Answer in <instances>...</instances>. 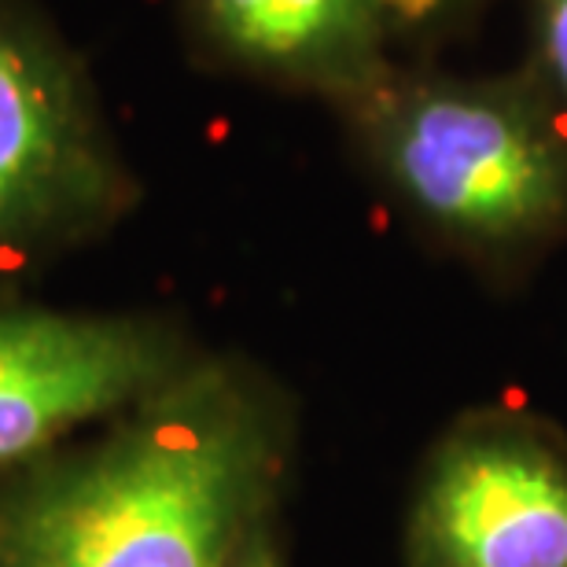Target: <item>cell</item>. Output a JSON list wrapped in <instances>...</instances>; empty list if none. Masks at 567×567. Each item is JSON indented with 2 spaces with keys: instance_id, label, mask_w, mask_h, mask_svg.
<instances>
[{
  "instance_id": "6da1fadb",
  "label": "cell",
  "mask_w": 567,
  "mask_h": 567,
  "mask_svg": "<svg viewBox=\"0 0 567 567\" xmlns=\"http://www.w3.org/2000/svg\"><path fill=\"white\" fill-rule=\"evenodd\" d=\"M274 475L266 410L225 369H196L0 502V567H233Z\"/></svg>"
},
{
  "instance_id": "7a4b0ae2",
  "label": "cell",
  "mask_w": 567,
  "mask_h": 567,
  "mask_svg": "<svg viewBox=\"0 0 567 567\" xmlns=\"http://www.w3.org/2000/svg\"><path fill=\"white\" fill-rule=\"evenodd\" d=\"M339 115L388 196L450 251L513 269L567 240V118L524 66L399 63Z\"/></svg>"
},
{
  "instance_id": "3957f363",
  "label": "cell",
  "mask_w": 567,
  "mask_h": 567,
  "mask_svg": "<svg viewBox=\"0 0 567 567\" xmlns=\"http://www.w3.org/2000/svg\"><path fill=\"white\" fill-rule=\"evenodd\" d=\"M413 567H567V457L516 421L464 424L431 457Z\"/></svg>"
},
{
  "instance_id": "277c9868",
  "label": "cell",
  "mask_w": 567,
  "mask_h": 567,
  "mask_svg": "<svg viewBox=\"0 0 567 567\" xmlns=\"http://www.w3.org/2000/svg\"><path fill=\"white\" fill-rule=\"evenodd\" d=\"M118 174L74 66L0 16V247L111 203Z\"/></svg>"
},
{
  "instance_id": "5b68a950",
  "label": "cell",
  "mask_w": 567,
  "mask_h": 567,
  "mask_svg": "<svg viewBox=\"0 0 567 567\" xmlns=\"http://www.w3.org/2000/svg\"><path fill=\"white\" fill-rule=\"evenodd\" d=\"M169 380V350L147 324L0 313V468L93 416L152 399Z\"/></svg>"
},
{
  "instance_id": "8992f818",
  "label": "cell",
  "mask_w": 567,
  "mask_h": 567,
  "mask_svg": "<svg viewBox=\"0 0 567 567\" xmlns=\"http://www.w3.org/2000/svg\"><path fill=\"white\" fill-rule=\"evenodd\" d=\"M214 60L336 111L402 63L380 0H181Z\"/></svg>"
},
{
  "instance_id": "52a82bcc",
  "label": "cell",
  "mask_w": 567,
  "mask_h": 567,
  "mask_svg": "<svg viewBox=\"0 0 567 567\" xmlns=\"http://www.w3.org/2000/svg\"><path fill=\"white\" fill-rule=\"evenodd\" d=\"M524 71L567 118V0H524Z\"/></svg>"
},
{
  "instance_id": "ba28073f",
  "label": "cell",
  "mask_w": 567,
  "mask_h": 567,
  "mask_svg": "<svg viewBox=\"0 0 567 567\" xmlns=\"http://www.w3.org/2000/svg\"><path fill=\"white\" fill-rule=\"evenodd\" d=\"M486 0H380V8L388 11L399 41H442L453 30L464 27L468 19L480 16Z\"/></svg>"
},
{
  "instance_id": "9c48e42d",
  "label": "cell",
  "mask_w": 567,
  "mask_h": 567,
  "mask_svg": "<svg viewBox=\"0 0 567 567\" xmlns=\"http://www.w3.org/2000/svg\"><path fill=\"white\" fill-rule=\"evenodd\" d=\"M233 567H280L274 542H269V535H266L262 527H258L255 535L247 538V546L240 549V557H236Z\"/></svg>"
}]
</instances>
